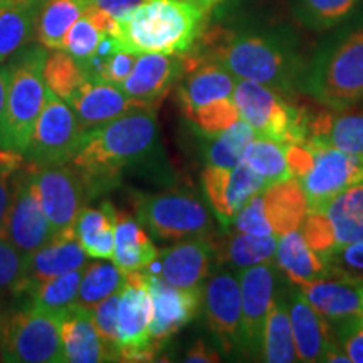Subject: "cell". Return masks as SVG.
I'll use <instances>...</instances> for the list:
<instances>
[{"label": "cell", "mask_w": 363, "mask_h": 363, "mask_svg": "<svg viewBox=\"0 0 363 363\" xmlns=\"http://www.w3.org/2000/svg\"><path fill=\"white\" fill-rule=\"evenodd\" d=\"M160 152L155 108H136L126 115L84 131L69 162L88 180L94 197L116 185L128 167L147 163Z\"/></svg>", "instance_id": "cell-1"}, {"label": "cell", "mask_w": 363, "mask_h": 363, "mask_svg": "<svg viewBox=\"0 0 363 363\" xmlns=\"http://www.w3.org/2000/svg\"><path fill=\"white\" fill-rule=\"evenodd\" d=\"M207 59L219 62L234 78L264 84L288 96L301 86L306 66L296 49L278 34L208 35Z\"/></svg>", "instance_id": "cell-2"}, {"label": "cell", "mask_w": 363, "mask_h": 363, "mask_svg": "<svg viewBox=\"0 0 363 363\" xmlns=\"http://www.w3.org/2000/svg\"><path fill=\"white\" fill-rule=\"evenodd\" d=\"M207 12L185 0H145L115 19L118 49L136 54H187L203 33Z\"/></svg>", "instance_id": "cell-3"}, {"label": "cell", "mask_w": 363, "mask_h": 363, "mask_svg": "<svg viewBox=\"0 0 363 363\" xmlns=\"http://www.w3.org/2000/svg\"><path fill=\"white\" fill-rule=\"evenodd\" d=\"M299 89L330 110L363 101V27L323 45L306 66Z\"/></svg>", "instance_id": "cell-4"}, {"label": "cell", "mask_w": 363, "mask_h": 363, "mask_svg": "<svg viewBox=\"0 0 363 363\" xmlns=\"http://www.w3.org/2000/svg\"><path fill=\"white\" fill-rule=\"evenodd\" d=\"M45 57L48 49L43 44H29L13 54L9 62L11 84L0 123V150H12L24 155L33 140L48 93L43 74Z\"/></svg>", "instance_id": "cell-5"}, {"label": "cell", "mask_w": 363, "mask_h": 363, "mask_svg": "<svg viewBox=\"0 0 363 363\" xmlns=\"http://www.w3.org/2000/svg\"><path fill=\"white\" fill-rule=\"evenodd\" d=\"M233 99L240 120L251 125L257 136L281 145L306 143L310 138L311 118L279 91L256 81L238 79Z\"/></svg>", "instance_id": "cell-6"}, {"label": "cell", "mask_w": 363, "mask_h": 363, "mask_svg": "<svg viewBox=\"0 0 363 363\" xmlns=\"http://www.w3.org/2000/svg\"><path fill=\"white\" fill-rule=\"evenodd\" d=\"M61 315L30 306L0 313V360L62 363Z\"/></svg>", "instance_id": "cell-7"}, {"label": "cell", "mask_w": 363, "mask_h": 363, "mask_svg": "<svg viewBox=\"0 0 363 363\" xmlns=\"http://www.w3.org/2000/svg\"><path fill=\"white\" fill-rule=\"evenodd\" d=\"M136 219L158 240L201 238L214 230V219L206 203L195 194L184 190L143 197L136 203Z\"/></svg>", "instance_id": "cell-8"}, {"label": "cell", "mask_w": 363, "mask_h": 363, "mask_svg": "<svg viewBox=\"0 0 363 363\" xmlns=\"http://www.w3.org/2000/svg\"><path fill=\"white\" fill-rule=\"evenodd\" d=\"M306 195L296 179L267 185L249 201L233 222L234 230L254 235H281L299 229L306 219Z\"/></svg>", "instance_id": "cell-9"}, {"label": "cell", "mask_w": 363, "mask_h": 363, "mask_svg": "<svg viewBox=\"0 0 363 363\" xmlns=\"http://www.w3.org/2000/svg\"><path fill=\"white\" fill-rule=\"evenodd\" d=\"M84 128L65 99L48 89L45 103L24 157L35 167L65 165L78 152Z\"/></svg>", "instance_id": "cell-10"}, {"label": "cell", "mask_w": 363, "mask_h": 363, "mask_svg": "<svg viewBox=\"0 0 363 363\" xmlns=\"http://www.w3.org/2000/svg\"><path fill=\"white\" fill-rule=\"evenodd\" d=\"M299 230L323 257L345 244L363 239V182L343 190L320 211L308 212Z\"/></svg>", "instance_id": "cell-11"}, {"label": "cell", "mask_w": 363, "mask_h": 363, "mask_svg": "<svg viewBox=\"0 0 363 363\" xmlns=\"http://www.w3.org/2000/svg\"><path fill=\"white\" fill-rule=\"evenodd\" d=\"M311 165L298 182L306 195L310 212L320 211L343 190L363 182V158L308 138Z\"/></svg>", "instance_id": "cell-12"}, {"label": "cell", "mask_w": 363, "mask_h": 363, "mask_svg": "<svg viewBox=\"0 0 363 363\" xmlns=\"http://www.w3.org/2000/svg\"><path fill=\"white\" fill-rule=\"evenodd\" d=\"M35 182L54 235L74 233L78 216L94 197L84 175L71 163L35 167Z\"/></svg>", "instance_id": "cell-13"}, {"label": "cell", "mask_w": 363, "mask_h": 363, "mask_svg": "<svg viewBox=\"0 0 363 363\" xmlns=\"http://www.w3.org/2000/svg\"><path fill=\"white\" fill-rule=\"evenodd\" d=\"M2 238L24 256L38 251L54 238L51 222L40 203L35 167L30 163L22 167L16 175L12 202Z\"/></svg>", "instance_id": "cell-14"}, {"label": "cell", "mask_w": 363, "mask_h": 363, "mask_svg": "<svg viewBox=\"0 0 363 363\" xmlns=\"http://www.w3.org/2000/svg\"><path fill=\"white\" fill-rule=\"evenodd\" d=\"M153 305L147 272H126L118 305V355L121 362L153 360L155 350L150 337Z\"/></svg>", "instance_id": "cell-15"}, {"label": "cell", "mask_w": 363, "mask_h": 363, "mask_svg": "<svg viewBox=\"0 0 363 363\" xmlns=\"http://www.w3.org/2000/svg\"><path fill=\"white\" fill-rule=\"evenodd\" d=\"M202 310L220 350L227 355L240 350L242 301L239 279L233 272L222 271L208 276L202 288Z\"/></svg>", "instance_id": "cell-16"}, {"label": "cell", "mask_w": 363, "mask_h": 363, "mask_svg": "<svg viewBox=\"0 0 363 363\" xmlns=\"http://www.w3.org/2000/svg\"><path fill=\"white\" fill-rule=\"evenodd\" d=\"M202 185L208 206L225 229L233 225L235 216L254 195L262 192L269 184L242 162L233 169L207 165L202 172Z\"/></svg>", "instance_id": "cell-17"}, {"label": "cell", "mask_w": 363, "mask_h": 363, "mask_svg": "<svg viewBox=\"0 0 363 363\" xmlns=\"http://www.w3.org/2000/svg\"><path fill=\"white\" fill-rule=\"evenodd\" d=\"M239 284L240 301H242L240 352L259 358L262 353V331H264L266 316L276 291V274L271 262L240 271Z\"/></svg>", "instance_id": "cell-18"}, {"label": "cell", "mask_w": 363, "mask_h": 363, "mask_svg": "<svg viewBox=\"0 0 363 363\" xmlns=\"http://www.w3.org/2000/svg\"><path fill=\"white\" fill-rule=\"evenodd\" d=\"M147 283L153 305L150 337L157 352L197 316L202 306V289L175 288L150 272H147Z\"/></svg>", "instance_id": "cell-19"}, {"label": "cell", "mask_w": 363, "mask_h": 363, "mask_svg": "<svg viewBox=\"0 0 363 363\" xmlns=\"http://www.w3.org/2000/svg\"><path fill=\"white\" fill-rule=\"evenodd\" d=\"M184 67V54H140L130 76L120 88L143 106L157 108L179 83Z\"/></svg>", "instance_id": "cell-20"}, {"label": "cell", "mask_w": 363, "mask_h": 363, "mask_svg": "<svg viewBox=\"0 0 363 363\" xmlns=\"http://www.w3.org/2000/svg\"><path fill=\"white\" fill-rule=\"evenodd\" d=\"M296 288L325 320L340 325L363 316V278H353L333 269L325 278Z\"/></svg>", "instance_id": "cell-21"}, {"label": "cell", "mask_w": 363, "mask_h": 363, "mask_svg": "<svg viewBox=\"0 0 363 363\" xmlns=\"http://www.w3.org/2000/svg\"><path fill=\"white\" fill-rule=\"evenodd\" d=\"M216 259L214 240L208 235L177 240L160 254V278L175 288L202 289Z\"/></svg>", "instance_id": "cell-22"}, {"label": "cell", "mask_w": 363, "mask_h": 363, "mask_svg": "<svg viewBox=\"0 0 363 363\" xmlns=\"http://www.w3.org/2000/svg\"><path fill=\"white\" fill-rule=\"evenodd\" d=\"M184 74L179 81V99L184 115L219 99L233 98L238 78L224 66L207 57H187L184 54Z\"/></svg>", "instance_id": "cell-23"}, {"label": "cell", "mask_w": 363, "mask_h": 363, "mask_svg": "<svg viewBox=\"0 0 363 363\" xmlns=\"http://www.w3.org/2000/svg\"><path fill=\"white\" fill-rule=\"evenodd\" d=\"M66 103L84 130L116 120L136 108H143L142 103L125 94L118 84L91 79L81 84Z\"/></svg>", "instance_id": "cell-24"}, {"label": "cell", "mask_w": 363, "mask_h": 363, "mask_svg": "<svg viewBox=\"0 0 363 363\" xmlns=\"http://www.w3.org/2000/svg\"><path fill=\"white\" fill-rule=\"evenodd\" d=\"M86 259H88V254L74 233L54 235L48 244L26 256L24 283H22L21 294L30 284L83 269Z\"/></svg>", "instance_id": "cell-25"}, {"label": "cell", "mask_w": 363, "mask_h": 363, "mask_svg": "<svg viewBox=\"0 0 363 363\" xmlns=\"http://www.w3.org/2000/svg\"><path fill=\"white\" fill-rule=\"evenodd\" d=\"M61 350L62 363L111 362L91 310L76 303L61 315Z\"/></svg>", "instance_id": "cell-26"}, {"label": "cell", "mask_w": 363, "mask_h": 363, "mask_svg": "<svg viewBox=\"0 0 363 363\" xmlns=\"http://www.w3.org/2000/svg\"><path fill=\"white\" fill-rule=\"evenodd\" d=\"M291 321L294 347L299 362H325L326 353L337 347L331 342L330 326L323 316L313 308L301 291L291 293L283 299Z\"/></svg>", "instance_id": "cell-27"}, {"label": "cell", "mask_w": 363, "mask_h": 363, "mask_svg": "<svg viewBox=\"0 0 363 363\" xmlns=\"http://www.w3.org/2000/svg\"><path fill=\"white\" fill-rule=\"evenodd\" d=\"M274 259L286 278L294 286H303L325 278L333 271L330 262L306 242L305 235L299 229L281 235Z\"/></svg>", "instance_id": "cell-28"}, {"label": "cell", "mask_w": 363, "mask_h": 363, "mask_svg": "<svg viewBox=\"0 0 363 363\" xmlns=\"http://www.w3.org/2000/svg\"><path fill=\"white\" fill-rule=\"evenodd\" d=\"M157 257L155 244L140 220L126 212H116L115 247L111 261L126 274L147 269Z\"/></svg>", "instance_id": "cell-29"}, {"label": "cell", "mask_w": 363, "mask_h": 363, "mask_svg": "<svg viewBox=\"0 0 363 363\" xmlns=\"http://www.w3.org/2000/svg\"><path fill=\"white\" fill-rule=\"evenodd\" d=\"M310 138L363 158V110H331L311 120Z\"/></svg>", "instance_id": "cell-30"}, {"label": "cell", "mask_w": 363, "mask_h": 363, "mask_svg": "<svg viewBox=\"0 0 363 363\" xmlns=\"http://www.w3.org/2000/svg\"><path fill=\"white\" fill-rule=\"evenodd\" d=\"M44 0L0 2V65L19 52L35 34V19Z\"/></svg>", "instance_id": "cell-31"}, {"label": "cell", "mask_w": 363, "mask_h": 363, "mask_svg": "<svg viewBox=\"0 0 363 363\" xmlns=\"http://www.w3.org/2000/svg\"><path fill=\"white\" fill-rule=\"evenodd\" d=\"M116 208L111 202H103L99 207L86 206L74 224V234L79 244L94 259H111L115 247Z\"/></svg>", "instance_id": "cell-32"}, {"label": "cell", "mask_w": 363, "mask_h": 363, "mask_svg": "<svg viewBox=\"0 0 363 363\" xmlns=\"http://www.w3.org/2000/svg\"><path fill=\"white\" fill-rule=\"evenodd\" d=\"M278 239L276 235H254L235 230L234 234H225L214 242L216 256L238 271H244L274 259Z\"/></svg>", "instance_id": "cell-33"}, {"label": "cell", "mask_w": 363, "mask_h": 363, "mask_svg": "<svg viewBox=\"0 0 363 363\" xmlns=\"http://www.w3.org/2000/svg\"><path fill=\"white\" fill-rule=\"evenodd\" d=\"M91 6L89 0H44L35 19V38L45 49H62L67 30Z\"/></svg>", "instance_id": "cell-34"}, {"label": "cell", "mask_w": 363, "mask_h": 363, "mask_svg": "<svg viewBox=\"0 0 363 363\" xmlns=\"http://www.w3.org/2000/svg\"><path fill=\"white\" fill-rule=\"evenodd\" d=\"M113 24H115V19L110 13L89 6L67 30L62 49L69 52L81 66H86L98 51L101 40L111 33Z\"/></svg>", "instance_id": "cell-35"}, {"label": "cell", "mask_w": 363, "mask_h": 363, "mask_svg": "<svg viewBox=\"0 0 363 363\" xmlns=\"http://www.w3.org/2000/svg\"><path fill=\"white\" fill-rule=\"evenodd\" d=\"M262 360L269 363H291L298 360L291 321L281 296H274L267 311L262 331Z\"/></svg>", "instance_id": "cell-36"}, {"label": "cell", "mask_w": 363, "mask_h": 363, "mask_svg": "<svg viewBox=\"0 0 363 363\" xmlns=\"http://www.w3.org/2000/svg\"><path fill=\"white\" fill-rule=\"evenodd\" d=\"M81 276H83V269H78L66 272V274L57 276V278L27 286L22 291V294L27 298L26 306L61 315L62 311L74 305L76 299H78Z\"/></svg>", "instance_id": "cell-37"}, {"label": "cell", "mask_w": 363, "mask_h": 363, "mask_svg": "<svg viewBox=\"0 0 363 363\" xmlns=\"http://www.w3.org/2000/svg\"><path fill=\"white\" fill-rule=\"evenodd\" d=\"M125 283L126 274L115 262H106V259L86 262L76 305L93 308L111 294L121 291Z\"/></svg>", "instance_id": "cell-38"}, {"label": "cell", "mask_w": 363, "mask_h": 363, "mask_svg": "<svg viewBox=\"0 0 363 363\" xmlns=\"http://www.w3.org/2000/svg\"><path fill=\"white\" fill-rule=\"evenodd\" d=\"M242 162L251 167L256 174H259L269 185L293 179L284 145L264 138V136H254L244 150Z\"/></svg>", "instance_id": "cell-39"}, {"label": "cell", "mask_w": 363, "mask_h": 363, "mask_svg": "<svg viewBox=\"0 0 363 363\" xmlns=\"http://www.w3.org/2000/svg\"><path fill=\"white\" fill-rule=\"evenodd\" d=\"M254 136L256 133L251 125L244 120H238L222 133L212 136L206 152L207 163L214 167H224V169H233L242 163L244 150L251 143Z\"/></svg>", "instance_id": "cell-40"}, {"label": "cell", "mask_w": 363, "mask_h": 363, "mask_svg": "<svg viewBox=\"0 0 363 363\" xmlns=\"http://www.w3.org/2000/svg\"><path fill=\"white\" fill-rule=\"evenodd\" d=\"M43 74L48 89H51L56 96L65 99V101H67V98L81 84L88 81L83 66L65 49H57V51L48 54Z\"/></svg>", "instance_id": "cell-41"}, {"label": "cell", "mask_w": 363, "mask_h": 363, "mask_svg": "<svg viewBox=\"0 0 363 363\" xmlns=\"http://www.w3.org/2000/svg\"><path fill=\"white\" fill-rule=\"evenodd\" d=\"M360 0H296L294 11L303 26L325 30L347 19Z\"/></svg>", "instance_id": "cell-42"}, {"label": "cell", "mask_w": 363, "mask_h": 363, "mask_svg": "<svg viewBox=\"0 0 363 363\" xmlns=\"http://www.w3.org/2000/svg\"><path fill=\"white\" fill-rule=\"evenodd\" d=\"M185 116L202 131V135L208 136V138L222 133L229 126H233L235 121L240 120L239 110L233 98L208 103L206 106L190 111Z\"/></svg>", "instance_id": "cell-43"}, {"label": "cell", "mask_w": 363, "mask_h": 363, "mask_svg": "<svg viewBox=\"0 0 363 363\" xmlns=\"http://www.w3.org/2000/svg\"><path fill=\"white\" fill-rule=\"evenodd\" d=\"M120 294L121 291H118L99 301L98 305L89 308L94 325L99 331V337L103 338L108 352H110L111 362L120 360V355H118V305H120Z\"/></svg>", "instance_id": "cell-44"}, {"label": "cell", "mask_w": 363, "mask_h": 363, "mask_svg": "<svg viewBox=\"0 0 363 363\" xmlns=\"http://www.w3.org/2000/svg\"><path fill=\"white\" fill-rule=\"evenodd\" d=\"M26 256L0 238V294H21L24 283Z\"/></svg>", "instance_id": "cell-45"}, {"label": "cell", "mask_w": 363, "mask_h": 363, "mask_svg": "<svg viewBox=\"0 0 363 363\" xmlns=\"http://www.w3.org/2000/svg\"><path fill=\"white\" fill-rule=\"evenodd\" d=\"M26 165V157L12 150H0V238L4 234L6 219L13 195L16 175Z\"/></svg>", "instance_id": "cell-46"}, {"label": "cell", "mask_w": 363, "mask_h": 363, "mask_svg": "<svg viewBox=\"0 0 363 363\" xmlns=\"http://www.w3.org/2000/svg\"><path fill=\"white\" fill-rule=\"evenodd\" d=\"M136 57H138L136 54L118 49L110 57H106L104 61L86 69V76L91 81H104V83H113L120 86L130 76V72L136 62Z\"/></svg>", "instance_id": "cell-47"}, {"label": "cell", "mask_w": 363, "mask_h": 363, "mask_svg": "<svg viewBox=\"0 0 363 363\" xmlns=\"http://www.w3.org/2000/svg\"><path fill=\"white\" fill-rule=\"evenodd\" d=\"M325 259L330 262L331 269L353 278H363V239L335 249L326 254Z\"/></svg>", "instance_id": "cell-48"}, {"label": "cell", "mask_w": 363, "mask_h": 363, "mask_svg": "<svg viewBox=\"0 0 363 363\" xmlns=\"http://www.w3.org/2000/svg\"><path fill=\"white\" fill-rule=\"evenodd\" d=\"M337 343L350 357V362L363 363V316L340 323Z\"/></svg>", "instance_id": "cell-49"}, {"label": "cell", "mask_w": 363, "mask_h": 363, "mask_svg": "<svg viewBox=\"0 0 363 363\" xmlns=\"http://www.w3.org/2000/svg\"><path fill=\"white\" fill-rule=\"evenodd\" d=\"M91 6L101 9L106 13H110L113 19H120L125 13L133 11L145 0H89Z\"/></svg>", "instance_id": "cell-50"}, {"label": "cell", "mask_w": 363, "mask_h": 363, "mask_svg": "<svg viewBox=\"0 0 363 363\" xmlns=\"http://www.w3.org/2000/svg\"><path fill=\"white\" fill-rule=\"evenodd\" d=\"M219 353L216 352V348H212L211 345L203 340H197L192 345V348L187 352L185 355V362H202V363H208V362H219Z\"/></svg>", "instance_id": "cell-51"}, {"label": "cell", "mask_w": 363, "mask_h": 363, "mask_svg": "<svg viewBox=\"0 0 363 363\" xmlns=\"http://www.w3.org/2000/svg\"><path fill=\"white\" fill-rule=\"evenodd\" d=\"M9 84H11V65H0V123L6 111Z\"/></svg>", "instance_id": "cell-52"}, {"label": "cell", "mask_w": 363, "mask_h": 363, "mask_svg": "<svg viewBox=\"0 0 363 363\" xmlns=\"http://www.w3.org/2000/svg\"><path fill=\"white\" fill-rule=\"evenodd\" d=\"M185 2L194 4L195 7H199V9H202V11L208 12V11H211V9H214L216 6H219L220 2H224V0H185Z\"/></svg>", "instance_id": "cell-53"}, {"label": "cell", "mask_w": 363, "mask_h": 363, "mask_svg": "<svg viewBox=\"0 0 363 363\" xmlns=\"http://www.w3.org/2000/svg\"><path fill=\"white\" fill-rule=\"evenodd\" d=\"M0 2H2V0H0Z\"/></svg>", "instance_id": "cell-54"}]
</instances>
